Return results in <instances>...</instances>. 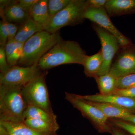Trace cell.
Segmentation results:
<instances>
[{"label": "cell", "instance_id": "6da1fadb", "mask_svg": "<svg viewBox=\"0 0 135 135\" xmlns=\"http://www.w3.org/2000/svg\"><path fill=\"white\" fill-rule=\"evenodd\" d=\"M88 56L77 42L62 39L41 58L38 66L44 71L67 64L83 65Z\"/></svg>", "mask_w": 135, "mask_h": 135}, {"label": "cell", "instance_id": "7a4b0ae2", "mask_svg": "<svg viewBox=\"0 0 135 135\" xmlns=\"http://www.w3.org/2000/svg\"><path fill=\"white\" fill-rule=\"evenodd\" d=\"M22 88L0 85V120L23 122L28 104Z\"/></svg>", "mask_w": 135, "mask_h": 135}, {"label": "cell", "instance_id": "3957f363", "mask_svg": "<svg viewBox=\"0 0 135 135\" xmlns=\"http://www.w3.org/2000/svg\"><path fill=\"white\" fill-rule=\"evenodd\" d=\"M58 32L51 33L44 30L38 32L25 43L18 65L27 67L38 64L41 58L62 40Z\"/></svg>", "mask_w": 135, "mask_h": 135}, {"label": "cell", "instance_id": "277c9868", "mask_svg": "<svg viewBox=\"0 0 135 135\" xmlns=\"http://www.w3.org/2000/svg\"><path fill=\"white\" fill-rule=\"evenodd\" d=\"M87 8V1L71 0L66 7L59 12L44 26V30L51 33H56L60 28L82 23Z\"/></svg>", "mask_w": 135, "mask_h": 135}, {"label": "cell", "instance_id": "5b68a950", "mask_svg": "<svg viewBox=\"0 0 135 135\" xmlns=\"http://www.w3.org/2000/svg\"><path fill=\"white\" fill-rule=\"evenodd\" d=\"M46 73L40 72L22 88V91L28 105L40 107L54 114L50 100L45 81Z\"/></svg>", "mask_w": 135, "mask_h": 135}, {"label": "cell", "instance_id": "8992f818", "mask_svg": "<svg viewBox=\"0 0 135 135\" xmlns=\"http://www.w3.org/2000/svg\"><path fill=\"white\" fill-rule=\"evenodd\" d=\"M93 26V28L101 42V51L103 57V62L97 73L96 77L110 72L113 58L120 48V46L118 40L112 34L96 24L94 23Z\"/></svg>", "mask_w": 135, "mask_h": 135}, {"label": "cell", "instance_id": "52a82bcc", "mask_svg": "<svg viewBox=\"0 0 135 135\" xmlns=\"http://www.w3.org/2000/svg\"><path fill=\"white\" fill-rule=\"evenodd\" d=\"M35 64L24 67L18 65L11 66L8 71L0 74V85L23 87L41 71Z\"/></svg>", "mask_w": 135, "mask_h": 135}, {"label": "cell", "instance_id": "ba28073f", "mask_svg": "<svg viewBox=\"0 0 135 135\" xmlns=\"http://www.w3.org/2000/svg\"><path fill=\"white\" fill-rule=\"evenodd\" d=\"M65 99L83 115L94 122L101 132L111 133L112 129L107 123L108 118L101 110L80 98L78 95L66 93Z\"/></svg>", "mask_w": 135, "mask_h": 135}, {"label": "cell", "instance_id": "9c48e42d", "mask_svg": "<svg viewBox=\"0 0 135 135\" xmlns=\"http://www.w3.org/2000/svg\"><path fill=\"white\" fill-rule=\"evenodd\" d=\"M83 17L84 19L89 20L115 36L121 47L131 44L130 40L121 33L113 24L105 8L98 9L87 8Z\"/></svg>", "mask_w": 135, "mask_h": 135}, {"label": "cell", "instance_id": "30bf717a", "mask_svg": "<svg viewBox=\"0 0 135 135\" xmlns=\"http://www.w3.org/2000/svg\"><path fill=\"white\" fill-rule=\"evenodd\" d=\"M118 53L109 73L116 78L135 74V46L120 47Z\"/></svg>", "mask_w": 135, "mask_h": 135}, {"label": "cell", "instance_id": "8fae6325", "mask_svg": "<svg viewBox=\"0 0 135 135\" xmlns=\"http://www.w3.org/2000/svg\"><path fill=\"white\" fill-rule=\"evenodd\" d=\"M78 95L80 98L85 101L110 104L125 108L130 112L135 110V98L113 94Z\"/></svg>", "mask_w": 135, "mask_h": 135}, {"label": "cell", "instance_id": "7c38bea8", "mask_svg": "<svg viewBox=\"0 0 135 135\" xmlns=\"http://www.w3.org/2000/svg\"><path fill=\"white\" fill-rule=\"evenodd\" d=\"M105 9L109 17L135 13V0H107Z\"/></svg>", "mask_w": 135, "mask_h": 135}, {"label": "cell", "instance_id": "4fadbf2b", "mask_svg": "<svg viewBox=\"0 0 135 135\" xmlns=\"http://www.w3.org/2000/svg\"><path fill=\"white\" fill-rule=\"evenodd\" d=\"M2 19L8 22L23 23L30 17L29 13L17 4L16 1H11L3 9L1 10Z\"/></svg>", "mask_w": 135, "mask_h": 135}, {"label": "cell", "instance_id": "5bb4252c", "mask_svg": "<svg viewBox=\"0 0 135 135\" xmlns=\"http://www.w3.org/2000/svg\"><path fill=\"white\" fill-rule=\"evenodd\" d=\"M44 30L43 26L35 22L29 17L18 28L15 40L18 42L25 43L36 33Z\"/></svg>", "mask_w": 135, "mask_h": 135}, {"label": "cell", "instance_id": "9a60e30c", "mask_svg": "<svg viewBox=\"0 0 135 135\" xmlns=\"http://www.w3.org/2000/svg\"><path fill=\"white\" fill-rule=\"evenodd\" d=\"M48 1L47 0H38L29 12L30 17L44 27L51 18L48 7Z\"/></svg>", "mask_w": 135, "mask_h": 135}, {"label": "cell", "instance_id": "2e32d148", "mask_svg": "<svg viewBox=\"0 0 135 135\" xmlns=\"http://www.w3.org/2000/svg\"><path fill=\"white\" fill-rule=\"evenodd\" d=\"M87 101L101 110L107 118H118L123 119L131 114V112L127 109L115 105Z\"/></svg>", "mask_w": 135, "mask_h": 135}, {"label": "cell", "instance_id": "e0dca14e", "mask_svg": "<svg viewBox=\"0 0 135 135\" xmlns=\"http://www.w3.org/2000/svg\"><path fill=\"white\" fill-rule=\"evenodd\" d=\"M9 134L13 135H51L38 132L26 126L23 122H10L0 120Z\"/></svg>", "mask_w": 135, "mask_h": 135}, {"label": "cell", "instance_id": "ac0fdd59", "mask_svg": "<svg viewBox=\"0 0 135 135\" xmlns=\"http://www.w3.org/2000/svg\"><path fill=\"white\" fill-rule=\"evenodd\" d=\"M27 119H38L54 125H58L56 116L54 113H49L40 107L30 105H28L24 114V120Z\"/></svg>", "mask_w": 135, "mask_h": 135}, {"label": "cell", "instance_id": "d6986e66", "mask_svg": "<svg viewBox=\"0 0 135 135\" xmlns=\"http://www.w3.org/2000/svg\"><path fill=\"white\" fill-rule=\"evenodd\" d=\"M103 62V57L101 50L94 55L87 56L83 65L85 75L87 77H95Z\"/></svg>", "mask_w": 135, "mask_h": 135}, {"label": "cell", "instance_id": "ffe728a7", "mask_svg": "<svg viewBox=\"0 0 135 135\" xmlns=\"http://www.w3.org/2000/svg\"><path fill=\"white\" fill-rule=\"evenodd\" d=\"M23 122L34 130L50 135H57L56 132L59 128V125H54L38 119H25Z\"/></svg>", "mask_w": 135, "mask_h": 135}, {"label": "cell", "instance_id": "44dd1931", "mask_svg": "<svg viewBox=\"0 0 135 135\" xmlns=\"http://www.w3.org/2000/svg\"><path fill=\"white\" fill-rule=\"evenodd\" d=\"M95 78L97 83L100 94H112L116 90L117 78L110 73Z\"/></svg>", "mask_w": 135, "mask_h": 135}, {"label": "cell", "instance_id": "7402d4cb", "mask_svg": "<svg viewBox=\"0 0 135 135\" xmlns=\"http://www.w3.org/2000/svg\"><path fill=\"white\" fill-rule=\"evenodd\" d=\"M71 1V0H49L48 7L50 17L66 7Z\"/></svg>", "mask_w": 135, "mask_h": 135}, {"label": "cell", "instance_id": "603a6c76", "mask_svg": "<svg viewBox=\"0 0 135 135\" xmlns=\"http://www.w3.org/2000/svg\"><path fill=\"white\" fill-rule=\"evenodd\" d=\"M135 87V74L117 78L116 90L123 89Z\"/></svg>", "mask_w": 135, "mask_h": 135}, {"label": "cell", "instance_id": "cb8c5ba5", "mask_svg": "<svg viewBox=\"0 0 135 135\" xmlns=\"http://www.w3.org/2000/svg\"><path fill=\"white\" fill-rule=\"evenodd\" d=\"M8 39V31L7 21L2 19L0 23V44L1 46L5 47Z\"/></svg>", "mask_w": 135, "mask_h": 135}, {"label": "cell", "instance_id": "d4e9b609", "mask_svg": "<svg viewBox=\"0 0 135 135\" xmlns=\"http://www.w3.org/2000/svg\"><path fill=\"white\" fill-rule=\"evenodd\" d=\"M16 42V48L9 65L11 66L17 65L18 62L22 57L23 51L25 43Z\"/></svg>", "mask_w": 135, "mask_h": 135}, {"label": "cell", "instance_id": "484cf974", "mask_svg": "<svg viewBox=\"0 0 135 135\" xmlns=\"http://www.w3.org/2000/svg\"><path fill=\"white\" fill-rule=\"evenodd\" d=\"M11 67L7 60L5 47L0 46V71L1 73L5 72Z\"/></svg>", "mask_w": 135, "mask_h": 135}, {"label": "cell", "instance_id": "4316f807", "mask_svg": "<svg viewBox=\"0 0 135 135\" xmlns=\"http://www.w3.org/2000/svg\"><path fill=\"white\" fill-rule=\"evenodd\" d=\"M16 42L15 39L8 41L5 47V53L9 64L10 63L16 48Z\"/></svg>", "mask_w": 135, "mask_h": 135}, {"label": "cell", "instance_id": "83f0119b", "mask_svg": "<svg viewBox=\"0 0 135 135\" xmlns=\"http://www.w3.org/2000/svg\"><path fill=\"white\" fill-rule=\"evenodd\" d=\"M114 123L118 127L126 131L131 134L135 135V125L120 120L115 121Z\"/></svg>", "mask_w": 135, "mask_h": 135}, {"label": "cell", "instance_id": "f1b7e54d", "mask_svg": "<svg viewBox=\"0 0 135 135\" xmlns=\"http://www.w3.org/2000/svg\"><path fill=\"white\" fill-rule=\"evenodd\" d=\"M38 1V0H19L16 1V2L18 5L29 13L31 9Z\"/></svg>", "mask_w": 135, "mask_h": 135}, {"label": "cell", "instance_id": "f546056e", "mask_svg": "<svg viewBox=\"0 0 135 135\" xmlns=\"http://www.w3.org/2000/svg\"><path fill=\"white\" fill-rule=\"evenodd\" d=\"M112 94L135 98V87L123 89H116Z\"/></svg>", "mask_w": 135, "mask_h": 135}, {"label": "cell", "instance_id": "4dcf8cb0", "mask_svg": "<svg viewBox=\"0 0 135 135\" xmlns=\"http://www.w3.org/2000/svg\"><path fill=\"white\" fill-rule=\"evenodd\" d=\"M107 0H88L87 8L98 9L104 8Z\"/></svg>", "mask_w": 135, "mask_h": 135}, {"label": "cell", "instance_id": "1f68e13d", "mask_svg": "<svg viewBox=\"0 0 135 135\" xmlns=\"http://www.w3.org/2000/svg\"><path fill=\"white\" fill-rule=\"evenodd\" d=\"M7 25L8 31V41L14 40L16 35L18 29V27L15 24L9 22H7Z\"/></svg>", "mask_w": 135, "mask_h": 135}, {"label": "cell", "instance_id": "d6a6232c", "mask_svg": "<svg viewBox=\"0 0 135 135\" xmlns=\"http://www.w3.org/2000/svg\"><path fill=\"white\" fill-rule=\"evenodd\" d=\"M123 120L129 122H132L135 125V114H131L129 116L123 118Z\"/></svg>", "mask_w": 135, "mask_h": 135}, {"label": "cell", "instance_id": "836d02e7", "mask_svg": "<svg viewBox=\"0 0 135 135\" xmlns=\"http://www.w3.org/2000/svg\"><path fill=\"white\" fill-rule=\"evenodd\" d=\"M111 133L113 135H126L120 131L116 129H112Z\"/></svg>", "mask_w": 135, "mask_h": 135}, {"label": "cell", "instance_id": "e575fe53", "mask_svg": "<svg viewBox=\"0 0 135 135\" xmlns=\"http://www.w3.org/2000/svg\"><path fill=\"white\" fill-rule=\"evenodd\" d=\"M9 134L8 131L3 126L0 125V135H8Z\"/></svg>", "mask_w": 135, "mask_h": 135}, {"label": "cell", "instance_id": "d590c367", "mask_svg": "<svg viewBox=\"0 0 135 135\" xmlns=\"http://www.w3.org/2000/svg\"></svg>", "mask_w": 135, "mask_h": 135}]
</instances>
